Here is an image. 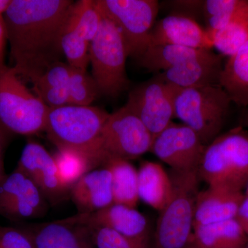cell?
I'll list each match as a JSON object with an SVG mask.
<instances>
[{
  "label": "cell",
  "mask_w": 248,
  "mask_h": 248,
  "mask_svg": "<svg viewBox=\"0 0 248 248\" xmlns=\"http://www.w3.org/2000/svg\"><path fill=\"white\" fill-rule=\"evenodd\" d=\"M73 1L11 0L3 16L13 68L31 84L63 56L61 38Z\"/></svg>",
  "instance_id": "1"
},
{
  "label": "cell",
  "mask_w": 248,
  "mask_h": 248,
  "mask_svg": "<svg viewBox=\"0 0 248 248\" xmlns=\"http://www.w3.org/2000/svg\"><path fill=\"white\" fill-rule=\"evenodd\" d=\"M172 192L160 211L155 232V248H187L194 238L196 201L200 190L198 170L169 172Z\"/></svg>",
  "instance_id": "2"
},
{
  "label": "cell",
  "mask_w": 248,
  "mask_h": 248,
  "mask_svg": "<svg viewBox=\"0 0 248 248\" xmlns=\"http://www.w3.org/2000/svg\"><path fill=\"white\" fill-rule=\"evenodd\" d=\"M110 113L98 107L66 105L49 108L45 131L60 148L75 150L87 155L98 169V142Z\"/></svg>",
  "instance_id": "3"
},
{
  "label": "cell",
  "mask_w": 248,
  "mask_h": 248,
  "mask_svg": "<svg viewBox=\"0 0 248 248\" xmlns=\"http://www.w3.org/2000/svg\"><path fill=\"white\" fill-rule=\"evenodd\" d=\"M208 187L241 192L248 184V133L236 128L205 148L198 169Z\"/></svg>",
  "instance_id": "4"
},
{
  "label": "cell",
  "mask_w": 248,
  "mask_h": 248,
  "mask_svg": "<svg viewBox=\"0 0 248 248\" xmlns=\"http://www.w3.org/2000/svg\"><path fill=\"white\" fill-rule=\"evenodd\" d=\"M232 103L219 84L177 89L174 118L193 130L207 146L220 135Z\"/></svg>",
  "instance_id": "5"
},
{
  "label": "cell",
  "mask_w": 248,
  "mask_h": 248,
  "mask_svg": "<svg viewBox=\"0 0 248 248\" xmlns=\"http://www.w3.org/2000/svg\"><path fill=\"white\" fill-rule=\"evenodd\" d=\"M48 110L12 67L0 68V124L6 130L22 135L45 131Z\"/></svg>",
  "instance_id": "6"
},
{
  "label": "cell",
  "mask_w": 248,
  "mask_h": 248,
  "mask_svg": "<svg viewBox=\"0 0 248 248\" xmlns=\"http://www.w3.org/2000/svg\"><path fill=\"white\" fill-rule=\"evenodd\" d=\"M128 57L126 46L118 28L102 16L100 28L89 48L92 76L101 94L115 97L128 87L125 69Z\"/></svg>",
  "instance_id": "7"
},
{
  "label": "cell",
  "mask_w": 248,
  "mask_h": 248,
  "mask_svg": "<svg viewBox=\"0 0 248 248\" xmlns=\"http://www.w3.org/2000/svg\"><path fill=\"white\" fill-rule=\"evenodd\" d=\"M153 138L143 122L124 107L110 114L98 142L96 162L102 167L108 160L135 159L151 152Z\"/></svg>",
  "instance_id": "8"
},
{
  "label": "cell",
  "mask_w": 248,
  "mask_h": 248,
  "mask_svg": "<svg viewBox=\"0 0 248 248\" xmlns=\"http://www.w3.org/2000/svg\"><path fill=\"white\" fill-rule=\"evenodd\" d=\"M104 17L117 26L128 56L140 58L149 45L150 34L159 9L156 0H96Z\"/></svg>",
  "instance_id": "9"
},
{
  "label": "cell",
  "mask_w": 248,
  "mask_h": 248,
  "mask_svg": "<svg viewBox=\"0 0 248 248\" xmlns=\"http://www.w3.org/2000/svg\"><path fill=\"white\" fill-rule=\"evenodd\" d=\"M176 91V88L156 76L139 85L129 94L125 107L138 116L153 140L174 118Z\"/></svg>",
  "instance_id": "10"
},
{
  "label": "cell",
  "mask_w": 248,
  "mask_h": 248,
  "mask_svg": "<svg viewBox=\"0 0 248 248\" xmlns=\"http://www.w3.org/2000/svg\"><path fill=\"white\" fill-rule=\"evenodd\" d=\"M205 148L193 130L172 122L155 137L151 152L170 169L192 170L199 169Z\"/></svg>",
  "instance_id": "11"
},
{
  "label": "cell",
  "mask_w": 248,
  "mask_h": 248,
  "mask_svg": "<svg viewBox=\"0 0 248 248\" xmlns=\"http://www.w3.org/2000/svg\"><path fill=\"white\" fill-rule=\"evenodd\" d=\"M47 202L35 183L17 169L0 182V215L11 221L43 216Z\"/></svg>",
  "instance_id": "12"
},
{
  "label": "cell",
  "mask_w": 248,
  "mask_h": 248,
  "mask_svg": "<svg viewBox=\"0 0 248 248\" xmlns=\"http://www.w3.org/2000/svg\"><path fill=\"white\" fill-rule=\"evenodd\" d=\"M62 221L77 226L104 227L144 248L149 246V227L146 217L135 208L113 203L94 213L81 214Z\"/></svg>",
  "instance_id": "13"
},
{
  "label": "cell",
  "mask_w": 248,
  "mask_h": 248,
  "mask_svg": "<svg viewBox=\"0 0 248 248\" xmlns=\"http://www.w3.org/2000/svg\"><path fill=\"white\" fill-rule=\"evenodd\" d=\"M16 169L35 183L48 202L59 203L69 195L60 182L53 155L40 143L30 141L26 145Z\"/></svg>",
  "instance_id": "14"
},
{
  "label": "cell",
  "mask_w": 248,
  "mask_h": 248,
  "mask_svg": "<svg viewBox=\"0 0 248 248\" xmlns=\"http://www.w3.org/2000/svg\"><path fill=\"white\" fill-rule=\"evenodd\" d=\"M157 45H175L211 50L214 42L211 34L202 29L195 19L187 16L173 15L155 23L152 29L148 46Z\"/></svg>",
  "instance_id": "15"
},
{
  "label": "cell",
  "mask_w": 248,
  "mask_h": 248,
  "mask_svg": "<svg viewBox=\"0 0 248 248\" xmlns=\"http://www.w3.org/2000/svg\"><path fill=\"white\" fill-rule=\"evenodd\" d=\"M221 55L210 50L202 56L158 73L157 76L178 89L219 84L223 67Z\"/></svg>",
  "instance_id": "16"
},
{
  "label": "cell",
  "mask_w": 248,
  "mask_h": 248,
  "mask_svg": "<svg viewBox=\"0 0 248 248\" xmlns=\"http://www.w3.org/2000/svg\"><path fill=\"white\" fill-rule=\"evenodd\" d=\"M69 196L81 214L94 213L112 205L110 171L102 166L86 173L71 187Z\"/></svg>",
  "instance_id": "17"
},
{
  "label": "cell",
  "mask_w": 248,
  "mask_h": 248,
  "mask_svg": "<svg viewBox=\"0 0 248 248\" xmlns=\"http://www.w3.org/2000/svg\"><path fill=\"white\" fill-rule=\"evenodd\" d=\"M241 192L208 187L196 201L194 228L233 219L245 199Z\"/></svg>",
  "instance_id": "18"
},
{
  "label": "cell",
  "mask_w": 248,
  "mask_h": 248,
  "mask_svg": "<svg viewBox=\"0 0 248 248\" xmlns=\"http://www.w3.org/2000/svg\"><path fill=\"white\" fill-rule=\"evenodd\" d=\"M21 228L30 235L35 248H95L84 227L62 220Z\"/></svg>",
  "instance_id": "19"
},
{
  "label": "cell",
  "mask_w": 248,
  "mask_h": 248,
  "mask_svg": "<svg viewBox=\"0 0 248 248\" xmlns=\"http://www.w3.org/2000/svg\"><path fill=\"white\" fill-rule=\"evenodd\" d=\"M172 192L169 173L158 163L143 161L138 170L140 200L161 211L169 202Z\"/></svg>",
  "instance_id": "20"
},
{
  "label": "cell",
  "mask_w": 248,
  "mask_h": 248,
  "mask_svg": "<svg viewBox=\"0 0 248 248\" xmlns=\"http://www.w3.org/2000/svg\"><path fill=\"white\" fill-rule=\"evenodd\" d=\"M219 85L232 102L241 108L248 107V41L223 64Z\"/></svg>",
  "instance_id": "21"
},
{
  "label": "cell",
  "mask_w": 248,
  "mask_h": 248,
  "mask_svg": "<svg viewBox=\"0 0 248 248\" xmlns=\"http://www.w3.org/2000/svg\"><path fill=\"white\" fill-rule=\"evenodd\" d=\"M194 239L205 248H246L247 236L233 219L196 227Z\"/></svg>",
  "instance_id": "22"
},
{
  "label": "cell",
  "mask_w": 248,
  "mask_h": 248,
  "mask_svg": "<svg viewBox=\"0 0 248 248\" xmlns=\"http://www.w3.org/2000/svg\"><path fill=\"white\" fill-rule=\"evenodd\" d=\"M102 166L107 168L112 175L114 203L135 208L140 197L138 194V171L127 160L113 158Z\"/></svg>",
  "instance_id": "23"
},
{
  "label": "cell",
  "mask_w": 248,
  "mask_h": 248,
  "mask_svg": "<svg viewBox=\"0 0 248 248\" xmlns=\"http://www.w3.org/2000/svg\"><path fill=\"white\" fill-rule=\"evenodd\" d=\"M209 50L175 45L151 46L138 60L148 71L159 73L202 56Z\"/></svg>",
  "instance_id": "24"
},
{
  "label": "cell",
  "mask_w": 248,
  "mask_h": 248,
  "mask_svg": "<svg viewBox=\"0 0 248 248\" xmlns=\"http://www.w3.org/2000/svg\"><path fill=\"white\" fill-rule=\"evenodd\" d=\"M102 21V16L95 1L80 0L72 5L65 27L91 43L97 35Z\"/></svg>",
  "instance_id": "25"
},
{
  "label": "cell",
  "mask_w": 248,
  "mask_h": 248,
  "mask_svg": "<svg viewBox=\"0 0 248 248\" xmlns=\"http://www.w3.org/2000/svg\"><path fill=\"white\" fill-rule=\"evenodd\" d=\"M62 186L70 190L84 174L94 169L87 155L75 150L60 148L53 155Z\"/></svg>",
  "instance_id": "26"
},
{
  "label": "cell",
  "mask_w": 248,
  "mask_h": 248,
  "mask_svg": "<svg viewBox=\"0 0 248 248\" xmlns=\"http://www.w3.org/2000/svg\"><path fill=\"white\" fill-rule=\"evenodd\" d=\"M248 0H207L202 11L206 21V30L213 35L231 24L246 7Z\"/></svg>",
  "instance_id": "27"
},
{
  "label": "cell",
  "mask_w": 248,
  "mask_h": 248,
  "mask_svg": "<svg viewBox=\"0 0 248 248\" xmlns=\"http://www.w3.org/2000/svg\"><path fill=\"white\" fill-rule=\"evenodd\" d=\"M214 47L222 55L231 56L248 41V4L237 17L213 35Z\"/></svg>",
  "instance_id": "28"
},
{
  "label": "cell",
  "mask_w": 248,
  "mask_h": 248,
  "mask_svg": "<svg viewBox=\"0 0 248 248\" xmlns=\"http://www.w3.org/2000/svg\"><path fill=\"white\" fill-rule=\"evenodd\" d=\"M99 94L97 83L87 71L70 66L69 105L91 106Z\"/></svg>",
  "instance_id": "29"
},
{
  "label": "cell",
  "mask_w": 248,
  "mask_h": 248,
  "mask_svg": "<svg viewBox=\"0 0 248 248\" xmlns=\"http://www.w3.org/2000/svg\"><path fill=\"white\" fill-rule=\"evenodd\" d=\"M90 42L75 31L63 28L61 47L68 64L73 68L87 71L90 63Z\"/></svg>",
  "instance_id": "30"
},
{
  "label": "cell",
  "mask_w": 248,
  "mask_h": 248,
  "mask_svg": "<svg viewBox=\"0 0 248 248\" xmlns=\"http://www.w3.org/2000/svg\"><path fill=\"white\" fill-rule=\"evenodd\" d=\"M81 226L84 227L95 248H144L109 228Z\"/></svg>",
  "instance_id": "31"
},
{
  "label": "cell",
  "mask_w": 248,
  "mask_h": 248,
  "mask_svg": "<svg viewBox=\"0 0 248 248\" xmlns=\"http://www.w3.org/2000/svg\"><path fill=\"white\" fill-rule=\"evenodd\" d=\"M69 79V65L57 62L32 83V91L37 93L48 89H68Z\"/></svg>",
  "instance_id": "32"
},
{
  "label": "cell",
  "mask_w": 248,
  "mask_h": 248,
  "mask_svg": "<svg viewBox=\"0 0 248 248\" xmlns=\"http://www.w3.org/2000/svg\"><path fill=\"white\" fill-rule=\"evenodd\" d=\"M0 248H35L30 235L22 228L0 226Z\"/></svg>",
  "instance_id": "33"
},
{
  "label": "cell",
  "mask_w": 248,
  "mask_h": 248,
  "mask_svg": "<svg viewBox=\"0 0 248 248\" xmlns=\"http://www.w3.org/2000/svg\"><path fill=\"white\" fill-rule=\"evenodd\" d=\"M234 219L239 223L246 236H248V197H245Z\"/></svg>",
  "instance_id": "34"
},
{
  "label": "cell",
  "mask_w": 248,
  "mask_h": 248,
  "mask_svg": "<svg viewBox=\"0 0 248 248\" xmlns=\"http://www.w3.org/2000/svg\"><path fill=\"white\" fill-rule=\"evenodd\" d=\"M10 132L0 124V182L6 175L4 168V153L9 141Z\"/></svg>",
  "instance_id": "35"
},
{
  "label": "cell",
  "mask_w": 248,
  "mask_h": 248,
  "mask_svg": "<svg viewBox=\"0 0 248 248\" xmlns=\"http://www.w3.org/2000/svg\"><path fill=\"white\" fill-rule=\"evenodd\" d=\"M7 42L6 25L3 16H0V68L5 66L4 55Z\"/></svg>",
  "instance_id": "36"
},
{
  "label": "cell",
  "mask_w": 248,
  "mask_h": 248,
  "mask_svg": "<svg viewBox=\"0 0 248 248\" xmlns=\"http://www.w3.org/2000/svg\"><path fill=\"white\" fill-rule=\"evenodd\" d=\"M11 2V0H0V16H4Z\"/></svg>",
  "instance_id": "37"
},
{
  "label": "cell",
  "mask_w": 248,
  "mask_h": 248,
  "mask_svg": "<svg viewBox=\"0 0 248 248\" xmlns=\"http://www.w3.org/2000/svg\"><path fill=\"white\" fill-rule=\"evenodd\" d=\"M187 248H205L203 247V246H201L200 244H199L198 243L196 242L195 240L192 239V241H191L190 245L187 246Z\"/></svg>",
  "instance_id": "38"
},
{
  "label": "cell",
  "mask_w": 248,
  "mask_h": 248,
  "mask_svg": "<svg viewBox=\"0 0 248 248\" xmlns=\"http://www.w3.org/2000/svg\"><path fill=\"white\" fill-rule=\"evenodd\" d=\"M246 248H248V244H247V246H246Z\"/></svg>",
  "instance_id": "39"
}]
</instances>
